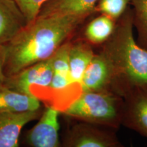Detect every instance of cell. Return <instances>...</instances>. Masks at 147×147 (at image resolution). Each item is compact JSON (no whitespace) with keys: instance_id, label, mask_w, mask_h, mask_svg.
Returning a JSON list of instances; mask_svg holds the SVG:
<instances>
[{"instance_id":"6da1fadb","label":"cell","mask_w":147,"mask_h":147,"mask_svg":"<svg viewBox=\"0 0 147 147\" xmlns=\"http://www.w3.org/2000/svg\"><path fill=\"white\" fill-rule=\"evenodd\" d=\"M86 19L74 15L37 16L3 45L6 78L52 57L62 45L70 41Z\"/></svg>"},{"instance_id":"7a4b0ae2","label":"cell","mask_w":147,"mask_h":147,"mask_svg":"<svg viewBox=\"0 0 147 147\" xmlns=\"http://www.w3.org/2000/svg\"><path fill=\"white\" fill-rule=\"evenodd\" d=\"M99 52L111 69L114 93L124 97L137 88H147V50L140 47L134 38L130 6L117 20L113 33Z\"/></svg>"},{"instance_id":"3957f363","label":"cell","mask_w":147,"mask_h":147,"mask_svg":"<svg viewBox=\"0 0 147 147\" xmlns=\"http://www.w3.org/2000/svg\"><path fill=\"white\" fill-rule=\"evenodd\" d=\"M124 100L109 91H84L63 113L70 118L117 130L122 125Z\"/></svg>"},{"instance_id":"277c9868","label":"cell","mask_w":147,"mask_h":147,"mask_svg":"<svg viewBox=\"0 0 147 147\" xmlns=\"http://www.w3.org/2000/svg\"><path fill=\"white\" fill-rule=\"evenodd\" d=\"M70 41L65 42L53 55V74L50 86L40 97L49 106L59 110L68 108L82 94V89L74 84L69 66V49Z\"/></svg>"},{"instance_id":"5b68a950","label":"cell","mask_w":147,"mask_h":147,"mask_svg":"<svg viewBox=\"0 0 147 147\" xmlns=\"http://www.w3.org/2000/svg\"><path fill=\"white\" fill-rule=\"evenodd\" d=\"M53 56L8 77L3 84L9 89L40 97L49 87L53 74Z\"/></svg>"},{"instance_id":"8992f818","label":"cell","mask_w":147,"mask_h":147,"mask_svg":"<svg viewBox=\"0 0 147 147\" xmlns=\"http://www.w3.org/2000/svg\"><path fill=\"white\" fill-rule=\"evenodd\" d=\"M66 147H122L115 130L82 122L74 125L63 140Z\"/></svg>"},{"instance_id":"52a82bcc","label":"cell","mask_w":147,"mask_h":147,"mask_svg":"<svg viewBox=\"0 0 147 147\" xmlns=\"http://www.w3.org/2000/svg\"><path fill=\"white\" fill-rule=\"evenodd\" d=\"M59 113V110L48 106L38 123L27 132L25 138L27 144L32 147L60 146Z\"/></svg>"},{"instance_id":"ba28073f","label":"cell","mask_w":147,"mask_h":147,"mask_svg":"<svg viewBox=\"0 0 147 147\" xmlns=\"http://www.w3.org/2000/svg\"><path fill=\"white\" fill-rule=\"evenodd\" d=\"M123 100L122 125L147 138V88H137Z\"/></svg>"},{"instance_id":"9c48e42d","label":"cell","mask_w":147,"mask_h":147,"mask_svg":"<svg viewBox=\"0 0 147 147\" xmlns=\"http://www.w3.org/2000/svg\"><path fill=\"white\" fill-rule=\"evenodd\" d=\"M42 115L40 109L22 113H0V147H17L23 128Z\"/></svg>"},{"instance_id":"30bf717a","label":"cell","mask_w":147,"mask_h":147,"mask_svg":"<svg viewBox=\"0 0 147 147\" xmlns=\"http://www.w3.org/2000/svg\"><path fill=\"white\" fill-rule=\"evenodd\" d=\"M113 73L109 64L100 52L95 53L82 78V92H113Z\"/></svg>"},{"instance_id":"8fae6325","label":"cell","mask_w":147,"mask_h":147,"mask_svg":"<svg viewBox=\"0 0 147 147\" xmlns=\"http://www.w3.org/2000/svg\"><path fill=\"white\" fill-rule=\"evenodd\" d=\"M27 24L26 18L14 0H0V45L12 40Z\"/></svg>"},{"instance_id":"7c38bea8","label":"cell","mask_w":147,"mask_h":147,"mask_svg":"<svg viewBox=\"0 0 147 147\" xmlns=\"http://www.w3.org/2000/svg\"><path fill=\"white\" fill-rule=\"evenodd\" d=\"M99 0H48L38 16L74 15L87 18L95 12Z\"/></svg>"},{"instance_id":"4fadbf2b","label":"cell","mask_w":147,"mask_h":147,"mask_svg":"<svg viewBox=\"0 0 147 147\" xmlns=\"http://www.w3.org/2000/svg\"><path fill=\"white\" fill-rule=\"evenodd\" d=\"M95 55L93 45L84 38L71 40L68 56L70 75L74 84L82 89V78Z\"/></svg>"},{"instance_id":"5bb4252c","label":"cell","mask_w":147,"mask_h":147,"mask_svg":"<svg viewBox=\"0 0 147 147\" xmlns=\"http://www.w3.org/2000/svg\"><path fill=\"white\" fill-rule=\"evenodd\" d=\"M40 100L38 97L14 91L0 85V113H22L39 110Z\"/></svg>"},{"instance_id":"9a60e30c","label":"cell","mask_w":147,"mask_h":147,"mask_svg":"<svg viewBox=\"0 0 147 147\" xmlns=\"http://www.w3.org/2000/svg\"><path fill=\"white\" fill-rule=\"evenodd\" d=\"M117 21L100 14L87 24L84 31V39L93 46H101L111 36Z\"/></svg>"},{"instance_id":"2e32d148","label":"cell","mask_w":147,"mask_h":147,"mask_svg":"<svg viewBox=\"0 0 147 147\" xmlns=\"http://www.w3.org/2000/svg\"><path fill=\"white\" fill-rule=\"evenodd\" d=\"M133 12L134 28L136 29V42L147 50V0H130Z\"/></svg>"},{"instance_id":"e0dca14e","label":"cell","mask_w":147,"mask_h":147,"mask_svg":"<svg viewBox=\"0 0 147 147\" xmlns=\"http://www.w3.org/2000/svg\"><path fill=\"white\" fill-rule=\"evenodd\" d=\"M130 0H99L95 12L117 21L129 6Z\"/></svg>"},{"instance_id":"ac0fdd59","label":"cell","mask_w":147,"mask_h":147,"mask_svg":"<svg viewBox=\"0 0 147 147\" xmlns=\"http://www.w3.org/2000/svg\"><path fill=\"white\" fill-rule=\"evenodd\" d=\"M26 18L27 24L37 18L40 10L48 0H14Z\"/></svg>"},{"instance_id":"d6986e66","label":"cell","mask_w":147,"mask_h":147,"mask_svg":"<svg viewBox=\"0 0 147 147\" xmlns=\"http://www.w3.org/2000/svg\"><path fill=\"white\" fill-rule=\"evenodd\" d=\"M5 51L3 45H0V85L4 83L6 76L4 74Z\"/></svg>"}]
</instances>
